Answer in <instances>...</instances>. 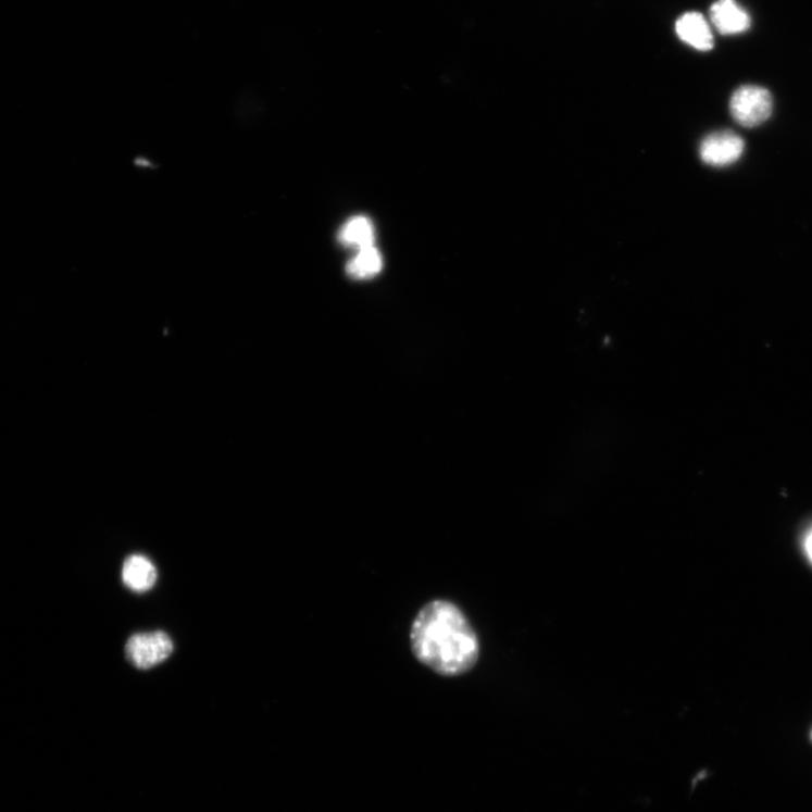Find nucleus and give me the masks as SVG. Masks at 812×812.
<instances>
[{"label": "nucleus", "instance_id": "nucleus-3", "mask_svg": "<svg viewBox=\"0 0 812 812\" xmlns=\"http://www.w3.org/2000/svg\"><path fill=\"white\" fill-rule=\"evenodd\" d=\"M172 652L173 642L162 630L135 635L126 646L127 659L139 670L160 665Z\"/></svg>", "mask_w": 812, "mask_h": 812}, {"label": "nucleus", "instance_id": "nucleus-1", "mask_svg": "<svg viewBox=\"0 0 812 812\" xmlns=\"http://www.w3.org/2000/svg\"><path fill=\"white\" fill-rule=\"evenodd\" d=\"M410 646L420 664L442 677L467 674L479 658L474 627L447 599L432 600L417 612L410 629Z\"/></svg>", "mask_w": 812, "mask_h": 812}, {"label": "nucleus", "instance_id": "nucleus-4", "mask_svg": "<svg viewBox=\"0 0 812 812\" xmlns=\"http://www.w3.org/2000/svg\"><path fill=\"white\" fill-rule=\"evenodd\" d=\"M744 140L735 133L725 130L709 135L700 146L701 160L713 167H726L742 155Z\"/></svg>", "mask_w": 812, "mask_h": 812}, {"label": "nucleus", "instance_id": "nucleus-10", "mask_svg": "<svg viewBox=\"0 0 812 812\" xmlns=\"http://www.w3.org/2000/svg\"><path fill=\"white\" fill-rule=\"evenodd\" d=\"M804 550L809 558V560L812 563V530L808 534L804 540Z\"/></svg>", "mask_w": 812, "mask_h": 812}, {"label": "nucleus", "instance_id": "nucleus-9", "mask_svg": "<svg viewBox=\"0 0 812 812\" xmlns=\"http://www.w3.org/2000/svg\"><path fill=\"white\" fill-rule=\"evenodd\" d=\"M383 259L375 247L359 250L347 265V273L353 279H370L380 273Z\"/></svg>", "mask_w": 812, "mask_h": 812}, {"label": "nucleus", "instance_id": "nucleus-7", "mask_svg": "<svg viewBox=\"0 0 812 812\" xmlns=\"http://www.w3.org/2000/svg\"><path fill=\"white\" fill-rule=\"evenodd\" d=\"M123 579L129 589L136 592H145L154 587L158 580V571L147 558L132 555L124 563Z\"/></svg>", "mask_w": 812, "mask_h": 812}, {"label": "nucleus", "instance_id": "nucleus-6", "mask_svg": "<svg viewBox=\"0 0 812 812\" xmlns=\"http://www.w3.org/2000/svg\"><path fill=\"white\" fill-rule=\"evenodd\" d=\"M678 38L698 51H710L714 46L713 35L704 16L697 12H688L676 22Z\"/></svg>", "mask_w": 812, "mask_h": 812}, {"label": "nucleus", "instance_id": "nucleus-2", "mask_svg": "<svg viewBox=\"0 0 812 812\" xmlns=\"http://www.w3.org/2000/svg\"><path fill=\"white\" fill-rule=\"evenodd\" d=\"M773 112V98L769 90L757 85L739 87L730 100L735 122L746 128L763 125Z\"/></svg>", "mask_w": 812, "mask_h": 812}, {"label": "nucleus", "instance_id": "nucleus-8", "mask_svg": "<svg viewBox=\"0 0 812 812\" xmlns=\"http://www.w3.org/2000/svg\"><path fill=\"white\" fill-rule=\"evenodd\" d=\"M375 227L366 217H354L350 220L339 234L340 242L345 247L364 250L375 245Z\"/></svg>", "mask_w": 812, "mask_h": 812}, {"label": "nucleus", "instance_id": "nucleus-5", "mask_svg": "<svg viewBox=\"0 0 812 812\" xmlns=\"http://www.w3.org/2000/svg\"><path fill=\"white\" fill-rule=\"evenodd\" d=\"M710 14L713 25L724 36L740 35L750 27V16L736 0H717Z\"/></svg>", "mask_w": 812, "mask_h": 812}, {"label": "nucleus", "instance_id": "nucleus-11", "mask_svg": "<svg viewBox=\"0 0 812 812\" xmlns=\"http://www.w3.org/2000/svg\"><path fill=\"white\" fill-rule=\"evenodd\" d=\"M811 738H812V733H811Z\"/></svg>", "mask_w": 812, "mask_h": 812}]
</instances>
